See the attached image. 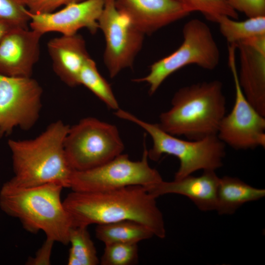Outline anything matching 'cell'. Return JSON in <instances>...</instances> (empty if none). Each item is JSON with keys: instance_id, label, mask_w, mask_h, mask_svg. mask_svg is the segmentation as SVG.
Instances as JSON below:
<instances>
[{"instance_id": "cell-26", "label": "cell", "mask_w": 265, "mask_h": 265, "mask_svg": "<svg viewBox=\"0 0 265 265\" xmlns=\"http://www.w3.org/2000/svg\"><path fill=\"white\" fill-rule=\"evenodd\" d=\"M231 6L238 13L247 18L265 16V0H228Z\"/></svg>"}, {"instance_id": "cell-20", "label": "cell", "mask_w": 265, "mask_h": 265, "mask_svg": "<svg viewBox=\"0 0 265 265\" xmlns=\"http://www.w3.org/2000/svg\"><path fill=\"white\" fill-rule=\"evenodd\" d=\"M228 16H222L217 23L219 29L228 44L238 42L257 36L265 35V16L248 18L237 21Z\"/></svg>"}, {"instance_id": "cell-5", "label": "cell", "mask_w": 265, "mask_h": 265, "mask_svg": "<svg viewBox=\"0 0 265 265\" xmlns=\"http://www.w3.org/2000/svg\"><path fill=\"white\" fill-rule=\"evenodd\" d=\"M115 112L117 117L133 123L150 135L153 145L148 150L149 159L158 161L163 154L178 158L180 166L174 180L181 179L199 170L215 171L223 165L226 145L217 135L186 140L164 131L158 124L143 121L122 109Z\"/></svg>"}, {"instance_id": "cell-16", "label": "cell", "mask_w": 265, "mask_h": 265, "mask_svg": "<svg viewBox=\"0 0 265 265\" xmlns=\"http://www.w3.org/2000/svg\"><path fill=\"white\" fill-rule=\"evenodd\" d=\"M220 178L213 170L203 171L195 177L191 175L171 182L161 181L147 189L155 198L167 194H177L188 198L201 211L215 210Z\"/></svg>"}, {"instance_id": "cell-2", "label": "cell", "mask_w": 265, "mask_h": 265, "mask_svg": "<svg viewBox=\"0 0 265 265\" xmlns=\"http://www.w3.org/2000/svg\"><path fill=\"white\" fill-rule=\"evenodd\" d=\"M69 128L58 120L34 138L9 139L14 176L9 182L20 187L56 183L69 188L74 170L66 158L64 142Z\"/></svg>"}, {"instance_id": "cell-29", "label": "cell", "mask_w": 265, "mask_h": 265, "mask_svg": "<svg viewBox=\"0 0 265 265\" xmlns=\"http://www.w3.org/2000/svg\"><path fill=\"white\" fill-rule=\"evenodd\" d=\"M17 26H18L0 17V42L10 30Z\"/></svg>"}, {"instance_id": "cell-23", "label": "cell", "mask_w": 265, "mask_h": 265, "mask_svg": "<svg viewBox=\"0 0 265 265\" xmlns=\"http://www.w3.org/2000/svg\"><path fill=\"white\" fill-rule=\"evenodd\" d=\"M192 12L202 14L208 20L217 23L222 16L238 20V13L230 5L228 0H175Z\"/></svg>"}, {"instance_id": "cell-3", "label": "cell", "mask_w": 265, "mask_h": 265, "mask_svg": "<svg viewBox=\"0 0 265 265\" xmlns=\"http://www.w3.org/2000/svg\"><path fill=\"white\" fill-rule=\"evenodd\" d=\"M63 188L56 183L20 187L8 181L0 191V207L28 232L41 231L46 238L67 245L73 224L61 199Z\"/></svg>"}, {"instance_id": "cell-6", "label": "cell", "mask_w": 265, "mask_h": 265, "mask_svg": "<svg viewBox=\"0 0 265 265\" xmlns=\"http://www.w3.org/2000/svg\"><path fill=\"white\" fill-rule=\"evenodd\" d=\"M182 33L183 42L176 50L153 63L147 76L134 80L147 83L150 95H153L168 77L185 66L195 65L212 70L218 65L219 49L207 23L191 19L184 25Z\"/></svg>"}, {"instance_id": "cell-10", "label": "cell", "mask_w": 265, "mask_h": 265, "mask_svg": "<svg viewBox=\"0 0 265 265\" xmlns=\"http://www.w3.org/2000/svg\"><path fill=\"white\" fill-rule=\"evenodd\" d=\"M43 90L31 77L0 74V137L13 129L30 130L37 121Z\"/></svg>"}, {"instance_id": "cell-11", "label": "cell", "mask_w": 265, "mask_h": 265, "mask_svg": "<svg viewBox=\"0 0 265 265\" xmlns=\"http://www.w3.org/2000/svg\"><path fill=\"white\" fill-rule=\"evenodd\" d=\"M98 25L106 41L104 62L110 77L114 78L124 69L132 67L145 34L120 13L114 0H105Z\"/></svg>"}, {"instance_id": "cell-9", "label": "cell", "mask_w": 265, "mask_h": 265, "mask_svg": "<svg viewBox=\"0 0 265 265\" xmlns=\"http://www.w3.org/2000/svg\"><path fill=\"white\" fill-rule=\"evenodd\" d=\"M236 47L228 44V64L232 74L235 98L231 112L219 124L217 135L225 144L237 150L265 147V116L245 97L239 84L236 64Z\"/></svg>"}, {"instance_id": "cell-18", "label": "cell", "mask_w": 265, "mask_h": 265, "mask_svg": "<svg viewBox=\"0 0 265 265\" xmlns=\"http://www.w3.org/2000/svg\"><path fill=\"white\" fill-rule=\"evenodd\" d=\"M265 189L253 187L236 177L220 178L215 210L219 214H232L246 203L259 200Z\"/></svg>"}, {"instance_id": "cell-24", "label": "cell", "mask_w": 265, "mask_h": 265, "mask_svg": "<svg viewBox=\"0 0 265 265\" xmlns=\"http://www.w3.org/2000/svg\"><path fill=\"white\" fill-rule=\"evenodd\" d=\"M138 259L137 243H114L105 244L100 260L102 265H131Z\"/></svg>"}, {"instance_id": "cell-13", "label": "cell", "mask_w": 265, "mask_h": 265, "mask_svg": "<svg viewBox=\"0 0 265 265\" xmlns=\"http://www.w3.org/2000/svg\"><path fill=\"white\" fill-rule=\"evenodd\" d=\"M238 53V80L248 101L265 116V35L235 44Z\"/></svg>"}, {"instance_id": "cell-17", "label": "cell", "mask_w": 265, "mask_h": 265, "mask_svg": "<svg viewBox=\"0 0 265 265\" xmlns=\"http://www.w3.org/2000/svg\"><path fill=\"white\" fill-rule=\"evenodd\" d=\"M47 47L57 76L69 86L80 85V70L90 57L83 37L78 33L62 35L50 40Z\"/></svg>"}, {"instance_id": "cell-7", "label": "cell", "mask_w": 265, "mask_h": 265, "mask_svg": "<svg viewBox=\"0 0 265 265\" xmlns=\"http://www.w3.org/2000/svg\"><path fill=\"white\" fill-rule=\"evenodd\" d=\"M124 149L117 128L92 117L70 127L64 142L66 158L74 171L102 165L121 154Z\"/></svg>"}, {"instance_id": "cell-4", "label": "cell", "mask_w": 265, "mask_h": 265, "mask_svg": "<svg viewBox=\"0 0 265 265\" xmlns=\"http://www.w3.org/2000/svg\"><path fill=\"white\" fill-rule=\"evenodd\" d=\"M226 115L222 82L203 81L182 87L174 94L171 107L159 117V127L174 136L198 140L217 135Z\"/></svg>"}, {"instance_id": "cell-1", "label": "cell", "mask_w": 265, "mask_h": 265, "mask_svg": "<svg viewBox=\"0 0 265 265\" xmlns=\"http://www.w3.org/2000/svg\"><path fill=\"white\" fill-rule=\"evenodd\" d=\"M63 203L73 226L87 227L132 220L146 226L154 236L163 238L166 236L163 215L156 198L142 186L97 192L72 191Z\"/></svg>"}, {"instance_id": "cell-12", "label": "cell", "mask_w": 265, "mask_h": 265, "mask_svg": "<svg viewBox=\"0 0 265 265\" xmlns=\"http://www.w3.org/2000/svg\"><path fill=\"white\" fill-rule=\"evenodd\" d=\"M105 2V0H84L46 13L33 14L27 10L31 28L42 35L49 32L73 35L82 28L94 34L99 29L98 20Z\"/></svg>"}, {"instance_id": "cell-19", "label": "cell", "mask_w": 265, "mask_h": 265, "mask_svg": "<svg viewBox=\"0 0 265 265\" xmlns=\"http://www.w3.org/2000/svg\"><path fill=\"white\" fill-rule=\"evenodd\" d=\"M96 238L105 245L114 243H137L154 236L146 226L132 220L97 225Z\"/></svg>"}, {"instance_id": "cell-15", "label": "cell", "mask_w": 265, "mask_h": 265, "mask_svg": "<svg viewBox=\"0 0 265 265\" xmlns=\"http://www.w3.org/2000/svg\"><path fill=\"white\" fill-rule=\"evenodd\" d=\"M42 35L27 28L15 27L0 42V74L31 77L40 54Z\"/></svg>"}, {"instance_id": "cell-28", "label": "cell", "mask_w": 265, "mask_h": 265, "mask_svg": "<svg viewBox=\"0 0 265 265\" xmlns=\"http://www.w3.org/2000/svg\"><path fill=\"white\" fill-rule=\"evenodd\" d=\"M55 242L46 238L41 247L36 252L34 257L28 259L26 264L29 265H49L51 263V256Z\"/></svg>"}, {"instance_id": "cell-27", "label": "cell", "mask_w": 265, "mask_h": 265, "mask_svg": "<svg viewBox=\"0 0 265 265\" xmlns=\"http://www.w3.org/2000/svg\"><path fill=\"white\" fill-rule=\"evenodd\" d=\"M84 0H24L28 11L33 14L50 13L62 5Z\"/></svg>"}, {"instance_id": "cell-8", "label": "cell", "mask_w": 265, "mask_h": 265, "mask_svg": "<svg viewBox=\"0 0 265 265\" xmlns=\"http://www.w3.org/2000/svg\"><path fill=\"white\" fill-rule=\"evenodd\" d=\"M140 160L133 161L122 153L99 166L84 171H73L69 188L72 191L97 192L140 186L146 189L162 179L148 162V150L144 140Z\"/></svg>"}, {"instance_id": "cell-22", "label": "cell", "mask_w": 265, "mask_h": 265, "mask_svg": "<svg viewBox=\"0 0 265 265\" xmlns=\"http://www.w3.org/2000/svg\"><path fill=\"white\" fill-rule=\"evenodd\" d=\"M80 85H83L109 108L117 110L119 104L112 89L100 74L95 61L90 57L84 63L79 75Z\"/></svg>"}, {"instance_id": "cell-25", "label": "cell", "mask_w": 265, "mask_h": 265, "mask_svg": "<svg viewBox=\"0 0 265 265\" xmlns=\"http://www.w3.org/2000/svg\"><path fill=\"white\" fill-rule=\"evenodd\" d=\"M0 17L25 28L30 21L24 0H0Z\"/></svg>"}, {"instance_id": "cell-21", "label": "cell", "mask_w": 265, "mask_h": 265, "mask_svg": "<svg viewBox=\"0 0 265 265\" xmlns=\"http://www.w3.org/2000/svg\"><path fill=\"white\" fill-rule=\"evenodd\" d=\"M87 228L73 226L70 230L68 265H97L100 263L95 246Z\"/></svg>"}, {"instance_id": "cell-14", "label": "cell", "mask_w": 265, "mask_h": 265, "mask_svg": "<svg viewBox=\"0 0 265 265\" xmlns=\"http://www.w3.org/2000/svg\"><path fill=\"white\" fill-rule=\"evenodd\" d=\"M120 13L145 34L188 15L190 9L175 0H114Z\"/></svg>"}]
</instances>
